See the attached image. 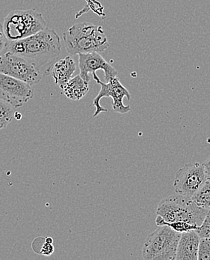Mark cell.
I'll return each mask as SVG.
<instances>
[{"label":"cell","instance_id":"7402d4cb","mask_svg":"<svg viewBox=\"0 0 210 260\" xmlns=\"http://www.w3.org/2000/svg\"><path fill=\"white\" fill-rule=\"evenodd\" d=\"M15 118L17 119V120H20V119H21L22 115L20 114V113H18V112H15Z\"/></svg>","mask_w":210,"mask_h":260},{"label":"cell","instance_id":"603a6c76","mask_svg":"<svg viewBox=\"0 0 210 260\" xmlns=\"http://www.w3.org/2000/svg\"><path fill=\"white\" fill-rule=\"evenodd\" d=\"M45 242H48L49 243H53V239H52V238L48 237L46 238V240H45Z\"/></svg>","mask_w":210,"mask_h":260},{"label":"cell","instance_id":"ac0fdd59","mask_svg":"<svg viewBox=\"0 0 210 260\" xmlns=\"http://www.w3.org/2000/svg\"><path fill=\"white\" fill-rule=\"evenodd\" d=\"M196 231L200 238H210V210L208 211L203 223Z\"/></svg>","mask_w":210,"mask_h":260},{"label":"cell","instance_id":"5bb4252c","mask_svg":"<svg viewBox=\"0 0 210 260\" xmlns=\"http://www.w3.org/2000/svg\"><path fill=\"white\" fill-rule=\"evenodd\" d=\"M192 199L199 207L210 210V181H206Z\"/></svg>","mask_w":210,"mask_h":260},{"label":"cell","instance_id":"ffe728a7","mask_svg":"<svg viewBox=\"0 0 210 260\" xmlns=\"http://www.w3.org/2000/svg\"><path fill=\"white\" fill-rule=\"evenodd\" d=\"M53 252H54V246H53V243L45 242V243L42 246L40 253V254L44 255V256H50Z\"/></svg>","mask_w":210,"mask_h":260},{"label":"cell","instance_id":"52a82bcc","mask_svg":"<svg viewBox=\"0 0 210 260\" xmlns=\"http://www.w3.org/2000/svg\"><path fill=\"white\" fill-rule=\"evenodd\" d=\"M97 84L100 86V90L98 94L93 101V105L96 108L94 117H97L99 114L103 112H107V109L104 108L100 105V100L103 98L108 97L112 99V108L115 113L120 114H126L131 110L130 105H123V100L127 98L128 101L131 99V94L126 87L122 85L120 80L117 77L111 79L109 82L103 83L99 77L95 79Z\"/></svg>","mask_w":210,"mask_h":260},{"label":"cell","instance_id":"6da1fadb","mask_svg":"<svg viewBox=\"0 0 210 260\" xmlns=\"http://www.w3.org/2000/svg\"><path fill=\"white\" fill-rule=\"evenodd\" d=\"M9 51L26 58L45 77L50 75L60 56L62 44L56 31L47 27L26 39L11 42Z\"/></svg>","mask_w":210,"mask_h":260},{"label":"cell","instance_id":"d6986e66","mask_svg":"<svg viewBox=\"0 0 210 260\" xmlns=\"http://www.w3.org/2000/svg\"><path fill=\"white\" fill-rule=\"evenodd\" d=\"M10 42L5 35L4 31H3V23L0 21V56L9 51Z\"/></svg>","mask_w":210,"mask_h":260},{"label":"cell","instance_id":"8992f818","mask_svg":"<svg viewBox=\"0 0 210 260\" xmlns=\"http://www.w3.org/2000/svg\"><path fill=\"white\" fill-rule=\"evenodd\" d=\"M0 73L18 79L30 86L37 84L44 77L32 63L10 51L0 56Z\"/></svg>","mask_w":210,"mask_h":260},{"label":"cell","instance_id":"3957f363","mask_svg":"<svg viewBox=\"0 0 210 260\" xmlns=\"http://www.w3.org/2000/svg\"><path fill=\"white\" fill-rule=\"evenodd\" d=\"M208 211L196 205L192 198L172 195L158 204L156 214L167 222L183 221L200 226Z\"/></svg>","mask_w":210,"mask_h":260},{"label":"cell","instance_id":"e0dca14e","mask_svg":"<svg viewBox=\"0 0 210 260\" xmlns=\"http://www.w3.org/2000/svg\"><path fill=\"white\" fill-rule=\"evenodd\" d=\"M197 259L210 260V238H200Z\"/></svg>","mask_w":210,"mask_h":260},{"label":"cell","instance_id":"277c9868","mask_svg":"<svg viewBox=\"0 0 210 260\" xmlns=\"http://www.w3.org/2000/svg\"><path fill=\"white\" fill-rule=\"evenodd\" d=\"M3 31L9 42L21 40L47 28L43 15L34 9L15 10L3 23Z\"/></svg>","mask_w":210,"mask_h":260},{"label":"cell","instance_id":"5b68a950","mask_svg":"<svg viewBox=\"0 0 210 260\" xmlns=\"http://www.w3.org/2000/svg\"><path fill=\"white\" fill-rule=\"evenodd\" d=\"M181 233L169 226H159L145 239L142 257L146 260H175Z\"/></svg>","mask_w":210,"mask_h":260},{"label":"cell","instance_id":"7a4b0ae2","mask_svg":"<svg viewBox=\"0 0 210 260\" xmlns=\"http://www.w3.org/2000/svg\"><path fill=\"white\" fill-rule=\"evenodd\" d=\"M63 40L66 50L70 55L103 53L109 47L102 26L89 22L73 24L63 33Z\"/></svg>","mask_w":210,"mask_h":260},{"label":"cell","instance_id":"9a60e30c","mask_svg":"<svg viewBox=\"0 0 210 260\" xmlns=\"http://www.w3.org/2000/svg\"><path fill=\"white\" fill-rule=\"evenodd\" d=\"M156 223L159 226L165 225V226H169L172 230L180 233H187V232L192 231V230H197L199 228V226L197 225L190 224V223H186V222H167L163 220L162 217L159 215L156 217Z\"/></svg>","mask_w":210,"mask_h":260},{"label":"cell","instance_id":"4fadbf2b","mask_svg":"<svg viewBox=\"0 0 210 260\" xmlns=\"http://www.w3.org/2000/svg\"><path fill=\"white\" fill-rule=\"evenodd\" d=\"M62 89L67 99L72 101H79L89 92V83H86L79 75L72 77Z\"/></svg>","mask_w":210,"mask_h":260},{"label":"cell","instance_id":"9c48e42d","mask_svg":"<svg viewBox=\"0 0 210 260\" xmlns=\"http://www.w3.org/2000/svg\"><path fill=\"white\" fill-rule=\"evenodd\" d=\"M34 97L32 86L18 79L0 73V99L15 109L23 106Z\"/></svg>","mask_w":210,"mask_h":260},{"label":"cell","instance_id":"44dd1931","mask_svg":"<svg viewBox=\"0 0 210 260\" xmlns=\"http://www.w3.org/2000/svg\"><path fill=\"white\" fill-rule=\"evenodd\" d=\"M203 168H204L205 173H206V178L208 180L210 181V156L205 160L203 164Z\"/></svg>","mask_w":210,"mask_h":260},{"label":"cell","instance_id":"2e32d148","mask_svg":"<svg viewBox=\"0 0 210 260\" xmlns=\"http://www.w3.org/2000/svg\"><path fill=\"white\" fill-rule=\"evenodd\" d=\"M15 107L0 99V130L6 128L15 118Z\"/></svg>","mask_w":210,"mask_h":260},{"label":"cell","instance_id":"ba28073f","mask_svg":"<svg viewBox=\"0 0 210 260\" xmlns=\"http://www.w3.org/2000/svg\"><path fill=\"white\" fill-rule=\"evenodd\" d=\"M207 180L203 165L189 163L179 169L173 186L178 194L192 198Z\"/></svg>","mask_w":210,"mask_h":260},{"label":"cell","instance_id":"8fae6325","mask_svg":"<svg viewBox=\"0 0 210 260\" xmlns=\"http://www.w3.org/2000/svg\"><path fill=\"white\" fill-rule=\"evenodd\" d=\"M200 239L196 230L181 233L175 260H197Z\"/></svg>","mask_w":210,"mask_h":260},{"label":"cell","instance_id":"7c38bea8","mask_svg":"<svg viewBox=\"0 0 210 260\" xmlns=\"http://www.w3.org/2000/svg\"><path fill=\"white\" fill-rule=\"evenodd\" d=\"M76 70V63L71 56H66L58 60L50 69V75L54 79L55 83L61 89L72 78Z\"/></svg>","mask_w":210,"mask_h":260},{"label":"cell","instance_id":"30bf717a","mask_svg":"<svg viewBox=\"0 0 210 260\" xmlns=\"http://www.w3.org/2000/svg\"><path fill=\"white\" fill-rule=\"evenodd\" d=\"M79 76L89 83L91 80L90 74L93 75L94 80L97 78V71L103 70L104 72L105 80L109 82L111 79L117 77V72L109 64L101 55L96 52L87 53H79Z\"/></svg>","mask_w":210,"mask_h":260}]
</instances>
